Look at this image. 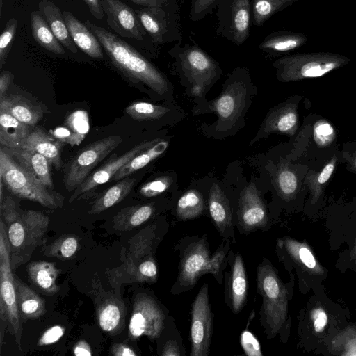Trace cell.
<instances>
[{
    "mask_svg": "<svg viewBox=\"0 0 356 356\" xmlns=\"http://www.w3.org/2000/svg\"><path fill=\"white\" fill-rule=\"evenodd\" d=\"M257 93L248 69L237 67L222 85V90L215 99L198 101L193 107L195 115L213 113L217 120L205 126V135L222 139L234 135L244 125L245 115Z\"/></svg>",
    "mask_w": 356,
    "mask_h": 356,
    "instance_id": "1",
    "label": "cell"
},
{
    "mask_svg": "<svg viewBox=\"0 0 356 356\" xmlns=\"http://www.w3.org/2000/svg\"><path fill=\"white\" fill-rule=\"evenodd\" d=\"M113 65L135 82L141 83L169 104L175 103L173 86L166 76L129 43L114 33L86 20Z\"/></svg>",
    "mask_w": 356,
    "mask_h": 356,
    "instance_id": "2",
    "label": "cell"
},
{
    "mask_svg": "<svg viewBox=\"0 0 356 356\" xmlns=\"http://www.w3.org/2000/svg\"><path fill=\"white\" fill-rule=\"evenodd\" d=\"M0 214L6 227L10 262L15 269L29 261L42 244L50 219L40 211L20 210L9 195L0 202Z\"/></svg>",
    "mask_w": 356,
    "mask_h": 356,
    "instance_id": "3",
    "label": "cell"
},
{
    "mask_svg": "<svg viewBox=\"0 0 356 356\" xmlns=\"http://www.w3.org/2000/svg\"><path fill=\"white\" fill-rule=\"evenodd\" d=\"M175 60L179 77L191 95L198 101L205 99L206 92L221 77L219 63L203 49L178 41L169 51Z\"/></svg>",
    "mask_w": 356,
    "mask_h": 356,
    "instance_id": "4",
    "label": "cell"
},
{
    "mask_svg": "<svg viewBox=\"0 0 356 356\" xmlns=\"http://www.w3.org/2000/svg\"><path fill=\"white\" fill-rule=\"evenodd\" d=\"M257 288L262 300L259 321L266 337L273 339L286 322L289 291L267 258L257 268Z\"/></svg>",
    "mask_w": 356,
    "mask_h": 356,
    "instance_id": "5",
    "label": "cell"
},
{
    "mask_svg": "<svg viewBox=\"0 0 356 356\" xmlns=\"http://www.w3.org/2000/svg\"><path fill=\"white\" fill-rule=\"evenodd\" d=\"M0 180L14 195L47 208L55 209L64 204L62 194L39 182L2 147L0 149Z\"/></svg>",
    "mask_w": 356,
    "mask_h": 356,
    "instance_id": "6",
    "label": "cell"
},
{
    "mask_svg": "<svg viewBox=\"0 0 356 356\" xmlns=\"http://www.w3.org/2000/svg\"><path fill=\"white\" fill-rule=\"evenodd\" d=\"M350 59L331 52L298 53L281 57L273 63L276 78L282 82L324 76L348 64Z\"/></svg>",
    "mask_w": 356,
    "mask_h": 356,
    "instance_id": "7",
    "label": "cell"
},
{
    "mask_svg": "<svg viewBox=\"0 0 356 356\" xmlns=\"http://www.w3.org/2000/svg\"><path fill=\"white\" fill-rule=\"evenodd\" d=\"M179 252L178 273L171 293L179 295L193 289L199 279L207 274L211 258L209 244L206 235L186 236L177 245Z\"/></svg>",
    "mask_w": 356,
    "mask_h": 356,
    "instance_id": "8",
    "label": "cell"
},
{
    "mask_svg": "<svg viewBox=\"0 0 356 356\" xmlns=\"http://www.w3.org/2000/svg\"><path fill=\"white\" fill-rule=\"evenodd\" d=\"M10 262V245L6 225L0 218V318L8 323L15 343L21 350L22 326L19 312L14 275Z\"/></svg>",
    "mask_w": 356,
    "mask_h": 356,
    "instance_id": "9",
    "label": "cell"
},
{
    "mask_svg": "<svg viewBox=\"0 0 356 356\" xmlns=\"http://www.w3.org/2000/svg\"><path fill=\"white\" fill-rule=\"evenodd\" d=\"M122 141L119 136H108L82 148L67 164L64 184L68 192L76 190L92 169Z\"/></svg>",
    "mask_w": 356,
    "mask_h": 356,
    "instance_id": "10",
    "label": "cell"
},
{
    "mask_svg": "<svg viewBox=\"0 0 356 356\" xmlns=\"http://www.w3.org/2000/svg\"><path fill=\"white\" fill-rule=\"evenodd\" d=\"M137 16L154 43L181 40V26L177 1L161 6L145 7L138 10Z\"/></svg>",
    "mask_w": 356,
    "mask_h": 356,
    "instance_id": "11",
    "label": "cell"
},
{
    "mask_svg": "<svg viewBox=\"0 0 356 356\" xmlns=\"http://www.w3.org/2000/svg\"><path fill=\"white\" fill-rule=\"evenodd\" d=\"M216 34L240 46L248 38L251 19L250 0H218Z\"/></svg>",
    "mask_w": 356,
    "mask_h": 356,
    "instance_id": "12",
    "label": "cell"
},
{
    "mask_svg": "<svg viewBox=\"0 0 356 356\" xmlns=\"http://www.w3.org/2000/svg\"><path fill=\"white\" fill-rule=\"evenodd\" d=\"M163 307L152 296L140 293L134 298L129 334L132 340L145 336L152 340L160 337L166 327Z\"/></svg>",
    "mask_w": 356,
    "mask_h": 356,
    "instance_id": "13",
    "label": "cell"
},
{
    "mask_svg": "<svg viewBox=\"0 0 356 356\" xmlns=\"http://www.w3.org/2000/svg\"><path fill=\"white\" fill-rule=\"evenodd\" d=\"M213 325L209 285L205 283L200 287L191 305L190 356H208L210 354Z\"/></svg>",
    "mask_w": 356,
    "mask_h": 356,
    "instance_id": "14",
    "label": "cell"
},
{
    "mask_svg": "<svg viewBox=\"0 0 356 356\" xmlns=\"http://www.w3.org/2000/svg\"><path fill=\"white\" fill-rule=\"evenodd\" d=\"M237 210V226L242 233L267 227L268 218L264 202L253 183L241 193Z\"/></svg>",
    "mask_w": 356,
    "mask_h": 356,
    "instance_id": "15",
    "label": "cell"
},
{
    "mask_svg": "<svg viewBox=\"0 0 356 356\" xmlns=\"http://www.w3.org/2000/svg\"><path fill=\"white\" fill-rule=\"evenodd\" d=\"M161 138L158 137L151 140H145L135 145L124 154L111 158L104 165L88 175L83 183L74 190V193L71 195L69 202H72L78 199L79 196L89 193L96 189L99 186L108 182L131 159L151 147Z\"/></svg>",
    "mask_w": 356,
    "mask_h": 356,
    "instance_id": "16",
    "label": "cell"
},
{
    "mask_svg": "<svg viewBox=\"0 0 356 356\" xmlns=\"http://www.w3.org/2000/svg\"><path fill=\"white\" fill-rule=\"evenodd\" d=\"M108 26L124 38L143 41L147 32L135 12L120 0H101Z\"/></svg>",
    "mask_w": 356,
    "mask_h": 356,
    "instance_id": "17",
    "label": "cell"
},
{
    "mask_svg": "<svg viewBox=\"0 0 356 356\" xmlns=\"http://www.w3.org/2000/svg\"><path fill=\"white\" fill-rule=\"evenodd\" d=\"M228 264L229 269L225 272V296L230 310L238 314L243 308L248 293V281L243 259L241 254L229 251Z\"/></svg>",
    "mask_w": 356,
    "mask_h": 356,
    "instance_id": "18",
    "label": "cell"
},
{
    "mask_svg": "<svg viewBox=\"0 0 356 356\" xmlns=\"http://www.w3.org/2000/svg\"><path fill=\"white\" fill-rule=\"evenodd\" d=\"M207 207L213 223L226 241L234 240L235 222L229 202L218 184L209 189Z\"/></svg>",
    "mask_w": 356,
    "mask_h": 356,
    "instance_id": "19",
    "label": "cell"
},
{
    "mask_svg": "<svg viewBox=\"0 0 356 356\" xmlns=\"http://www.w3.org/2000/svg\"><path fill=\"white\" fill-rule=\"evenodd\" d=\"M276 252L282 261H291L308 273L315 275L324 274L323 268L305 242H300L288 236L278 238Z\"/></svg>",
    "mask_w": 356,
    "mask_h": 356,
    "instance_id": "20",
    "label": "cell"
},
{
    "mask_svg": "<svg viewBox=\"0 0 356 356\" xmlns=\"http://www.w3.org/2000/svg\"><path fill=\"white\" fill-rule=\"evenodd\" d=\"M298 117L290 104H282L271 108L261 124L250 145L275 133L293 134L297 126Z\"/></svg>",
    "mask_w": 356,
    "mask_h": 356,
    "instance_id": "21",
    "label": "cell"
},
{
    "mask_svg": "<svg viewBox=\"0 0 356 356\" xmlns=\"http://www.w3.org/2000/svg\"><path fill=\"white\" fill-rule=\"evenodd\" d=\"M126 113L134 120L143 122L166 121L175 124L184 117L183 109L175 104H155L147 102H135L128 106Z\"/></svg>",
    "mask_w": 356,
    "mask_h": 356,
    "instance_id": "22",
    "label": "cell"
},
{
    "mask_svg": "<svg viewBox=\"0 0 356 356\" xmlns=\"http://www.w3.org/2000/svg\"><path fill=\"white\" fill-rule=\"evenodd\" d=\"M63 16L74 44L90 57L102 58V47L88 26L69 11H64Z\"/></svg>",
    "mask_w": 356,
    "mask_h": 356,
    "instance_id": "23",
    "label": "cell"
},
{
    "mask_svg": "<svg viewBox=\"0 0 356 356\" xmlns=\"http://www.w3.org/2000/svg\"><path fill=\"white\" fill-rule=\"evenodd\" d=\"M8 152L39 182L53 189L50 168L51 163L46 157L35 151L24 148L8 149Z\"/></svg>",
    "mask_w": 356,
    "mask_h": 356,
    "instance_id": "24",
    "label": "cell"
},
{
    "mask_svg": "<svg viewBox=\"0 0 356 356\" xmlns=\"http://www.w3.org/2000/svg\"><path fill=\"white\" fill-rule=\"evenodd\" d=\"M18 309L21 318L37 319L46 313V302L35 291L14 275Z\"/></svg>",
    "mask_w": 356,
    "mask_h": 356,
    "instance_id": "25",
    "label": "cell"
},
{
    "mask_svg": "<svg viewBox=\"0 0 356 356\" xmlns=\"http://www.w3.org/2000/svg\"><path fill=\"white\" fill-rule=\"evenodd\" d=\"M0 110L30 126L39 122L43 115V111L39 106L19 95L4 96L1 99Z\"/></svg>",
    "mask_w": 356,
    "mask_h": 356,
    "instance_id": "26",
    "label": "cell"
},
{
    "mask_svg": "<svg viewBox=\"0 0 356 356\" xmlns=\"http://www.w3.org/2000/svg\"><path fill=\"white\" fill-rule=\"evenodd\" d=\"M27 273L32 284L42 292L54 295L60 290L56 283L60 270L54 263L47 261H36L30 263Z\"/></svg>",
    "mask_w": 356,
    "mask_h": 356,
    "instance_id": "27",
    "label": "cell"
},
{
    "mask_svg": "<svg viewBox=\"0 0 356 356\" xmlns=\"http://www.w3.org/2000/svg\"><path fill=\"white\" fill-rule=\"evenodd\" d=\"M38 8L61 44L71 52L76 53L78 50L76 44L70 35L63 13L58 6L49 0H42Z\"/></svg>",
    "mask_w": 356,
    "mask_h": 356,
    "instance_id": "28",
    "label": "cell"
},
{
    "mask_svg": "<svg viewBox=\"0 0 356 356\" xmlns=\"http://www.w3.org/2000/svg\"><path fill=\"white\" fill-rule=\"evenodd\" d=\"M62 143L49 136L43 130L35 129L29 134L22 148L35 151L44 157L58 170L61 167Z\"/></svg>",
    "mask_w": 356,
    "mask_h": 356,
    "instance_id": "29",
    "label": "cell"
},
{
    "mask_svg": "<svg viewBox=\"0 0 356 356\" xmlns=\"http://www.w3.org/2000/svg\"><path fill=\"white\" fill-rule=\"evenodd\" d=\"M30 134L28 124L0 110V143L7 149L22 148Z\"/></svg>",
    "mask_w": 356,
    "mask_h": 356,
    "instance_id": "30",
    "label": "cell"
},
{
    "mask_svg": "<svg viewBox=\"0 0 356 356\" xmlns=\"http://www.w3.org/2000/svg\"><path fill=\"white\" fill-rule=\"evenodd\" d=\"M153 202L122 209L113 219V228L119 231H129L141 225L156 213Z\"/></svg>",
    "mask_w": 356,
    "mask_h": 356,
    "instance_id": "31",
    "label": "cell"
},
{
    "mask_svg": "<svg viewBox=\"0 0 356 356\" xmlns=\"http://www.w3.org/2000/svg\"><path fill=\"white\" fill-rule=\"evenodd\" d=\"M307 37L302 33L277 31L266 36L259 48L269 53L286 52L303 46Z\"/></svg>",
    "mask_w": 356,
    "mask_h": 356,
    "instance_id": "32",
    "label": "cell"
},
{
    "mask_svg": "<svg viewBox=\"0 0 356 356\" xmlns=\"http://www.w3.org/2000/svg\"><path fill=\"white\" fill-rule=\"evenodd\" d=\"M123 303L110 298L106 299L97 310V321L104 332L114 334L122 327L124 320Z\"/></svg>",
    "mask_w": 356,
    "mask_h": 356,
    "instance_id": "33",
    "label": "cell"
},
{
    "mask_svg": "<svg viewBox=\"0 0 356 356\" xmlns=\"http://www.w3.org/2000/svg\"><path fill=\"white\" fill-rule=\"evenodd\" d=\"M169 143V140L161 138L151 147L137 154L122 167L112 178L113 180L119 181L143 168L163 154L168 149Z\"/></svg>",
    "mask_w": 356,
    "mask_h": 356,
    "instance_id": "34",
    "label": "cell"
},
{
    "mask_svg": "<svg viewBox=\"0 0 356 356\" xmlns=\"http://www.w3.org/2000/svg\"><path fill=\"white\" fill-rule=\"evenodd\" d=\"M31 26L32 36L39 45L58 55L65 54L63 46L56 38L41 13L31 12Z\"/></svg>",
    "mask_w": 356,
    "mask_h": 356,
    "instance_id": "35",
    "label": "cell"
},
{
    "mask_svg": "<svg viewBox=\"0 0 356 356\" xmlns=\"http://www.w3.org/2000/svg\"><path fill=\"white\" fill-rule=\"evenodd\" d=\"M207 209L203 195L196 189H190L178 199L175 216L179 220H189L202 216Z\"/></svg>",
    "mask_w": 356,
    "mask_h": 356,
    "instance_id": "36",
    "label": "cell"
},
{
    "mask_svg": "<svg viewBox=\"0 0 356 356\" xmlns=\"http://www.w3.org/2000/svg\"><path fill=\"white\" fill-rule=\"evenodd\" d=\"M136 181V178L122 179L102 193L93 203L89 214L99 213L123 200L130 193Z\"/></svg>",
    "mask_w": 356,
    "mask_h": 356,
    "instance_id": "37",
    "label": "cell"
},
{
    "mask_svg": "<svg viewBox=\"0 0 356 356\" xmlns=\"http://www.w3.org/2000/svg\"><path fill=\"white\" fill-rule=\"evenodd\" d=\"M297 1L298 0H252L254 25L262 26L273 15Z\"/></svg>",
    "mask_w": 356,
    "mask_h": 356,
    "instance_id": "38",
    "label": "cell"
},
{
    "mask_svg": "<svg viewBox=\"0 0 356 356\" xmlns=\"http://www.w3.org/2000/svg\"><path fill=\"white\" fill-rule=\"evenodd\" d=\"M79 248V240L73 235H63L54 241L45 250L44 254L66 260L76 253Z\"/></svg>",
    "mask_w": 356,
    "mask_h": 356,
    "instance_id": "39",
    "label": "cell"
},
{
    "mask_svg": "<svg viewBox=\"0 0 356 356\" xmlns=\"http://www.w3.org/2000/svg\"><path fill=\"white\" fill-rule=\"evenodd\" d=\"M230 242L222 243L216 250L209 259L207 273L211 274L218 284H221L223 280L225 270L228 264Z\"/></svg>",
    "mask_w": 356,
    "mask_h": 356,
    "instance_id": "40",
    "label": "cell"
},
{
    "mask_svg": "<svg viewBox=\"0 0 356 356\" xmlns=\"http://www.w3.org/2000/svg\"><path fill=\"white\" fill-rule=\"evenodd\" d=\"M332 350L341 355L356 356V327H346L332 341Z\"/></svg>",
    "mask_w": 356,
    "mask_h": 356,
    "instance_id": "41",
    "label": "cell"
},
{
    "mask_svg": "<svg viewBox=\"0 0 356 356\" xmlns=\"http://www.w3.org/2000/svg\"><path fill=\"white\" fill-rule=\"evenodd\" d=\"M175 183L174 178L170 175H162L143 184L139 193L145 197H154L170 189Z\"/></svg>",
    "mask_w": 356,
    "mask_h": 356,
    "instance_id": "42",
    "label": "cell"
},
{
    "mask_svg": "<svg viewBox=\"0 0 356 356\" xmlns=\"http://www.w3.org/2000/svg\"><path fill=\"white\" fill-rule=\"evenodd\" d=\"M275 182L279 192L284 197L292 196L298 188L296 175L287 168H282L277 172Z\"/></svg>",
    "mask_w": 356,
    "mask_h": 356,
    "instance_id": "43",
    "label": "cell"
},
{
    "mask_svg": "<svg viewBox=\"0 0 356 356\" xmlns=\"http://www.w3.org/2000/svg\"><path fill=\"white\" fill-rule=\"evenodd\" d=\"M18 22L13 17L10 19L0 36V67L6 63L7 56L12 47V43L17 29Z\"/></svg>",
    "mask_w": 356,
    "mask_h": 356,
    "instance_id": "44",
    "label": "cell"
},
{
    "mask_svg": "<svg viewBox=\"0 0 356 356\" xmlns=\"http://www.w3.org/2000/svg\"><path fill=\"white\" fill-rule=\"evenodd\" d=\"M158 277V268L154 256L141 263L135 273L133 281L154 283Z\"/></svg>",
    "mask_w": 356,
    "mask_h": 356,
    "instance_id": "45",
    "label": "cell"
},
{
    "mask_svg": "<svg viewBox=\"0 0 356 356\" xmlns=\"http://www.w3.org/2000/svg\"><path fill=\"white\" fill-rule=\"evenodd\" d=\"M218 0H193L189 17L193 21H199L210 14L216 6Z\"/></svg>",
    "mask_w": 356,
    "mask_h": 356,
    "instance_id": "46",
    "label": "cell"
},
{
    "mask_svg": "<svg viewBox=\"0 0 356 356\" xmlns=\"http://www.w3.org/2000/svg\"><path fill=\"white\" fill-rule=\"evenodd\" d=\"M242 349L248 356H262L261 346L255 335L248 330H243L240 335Z\"/></svg>",
    "mask_w": 356,
    "mask_h": 356,
    "instance_id": "47",
    "label": "cell"
},
{
    "mask_svg": "<svg viewBox=\"0 0 356 356\" xmlns=\"http://www.w3.org/2000/svg\"><path fill=\"white\" fill-rule=\"evenodd\" d=\"M160 355L162 356L185 355L181 337L177 330L175 332L172 338H168L163 342Z\"/></svg>",
    "mask_w": 356,
    "mask_h": 356,
    "instance_id": "48",
    "label": "cell"
},
{
    "mask_svg": "<svg viewBox=\"0 0 356 356\" xmlns=\"http://www.w3.org/2000/svg\"><path fill=\"white\" fill-rule=\"evenodd\" d=\"M314 136L319 145H326L334 137V129L328 122H320L314 127Z\"/></svg>",
    "mask_w": 356,
    "mask_h": 356,
    "instance_id": "49",
    "label": "cell"
},
{
    "mask_svg": "<svg viewBox=\"0 0 356 356\" xmlns=\"http://www.w3.org/2000/svg\"><path fill=\"white\" fill-rule=\"evenodd\" d=\"M65 329L61 325H54L40 336L38 341V346H44L57 342L64 334Z\"/></svg>",
    "mask_w": 356,
    "mask_h": 356,
    "instance_id": "50",
    "label": "cell"
},
{
    "mask_svg": "<svg viewBox=\"0 0 356 356\" xmlns=\"http://www.w3.org/2000/svg\"><path fill=\"white\" fill-rule=\"evenodd\" d=\"M310 317L315 332H323L328 321V316L325 310L320 307H315L311 311Z\"/></svg>",
    "mask_w": 356,
    "mask_h": 356,
    "instance_id": "51",
    "label": "cell"
},
{
    "mask_svg": "<svg viewBox=\"0 0 356 356\" xmlns=\"http://www.w3.org/2000/svg\"><path fill=\"white\" fill-rule=\"evenodd\" d=\"M336 159H332L322 169L316 178V184L318 186L324 184L330 178L334 172Z\"/></svg>",
    "mask_w": 356,
    "mask_h": 356,
    "instance_id": "52",
    "label": "cell"
},
{
    "mask_svg": "<svg viewBox=\"0 0 356 356\" xmlns=\"http://www.w3.org/2000/svg\"><path fill=\"white\" fill-rule=\"evenodd\" d=\"M111 353L114 356H136V352L129 346L117 343L112 346Z\"/></svg>",
    "mask_w": 356,
    "mask_h": 356,
    "instance_id": "53",
    "label": "cell"
},
{
    "mask_svg": "<svg viewBox=\"0 0 356 356\" xmlns=\"http://www.w3.org/2000/svg\"><path fill=\"white\" fill-rule=\"evenodd\" d=\"M88 6L91 14L97 19H102L104 16V10L101 3V0H83Z\"/></svg>",
    "mask_w": 356,
    "mask_h": 356,
    "instance_id": "54",
    "label": "cell"
},
{
    "mask_svg": "<svg viewBox=\"0 0 356 356\" xmlns=\"http://www.w3.org/2000/svg\"><path fill=\"white\" fill-rule=\"evenodd\" d=\"M73 353L76 356H91L90 345L83 339L78 341L73 347Z\"/></svg>",
    "mask_w": 356,
    "mask_h": 356,
    "instance_id": "55",
    "label": "cell"
},
{
    "mask_svg": "<svg viewBox=\"0 0 356 356\" xmlns=\"http://www.w3.org/2000/svg\"><path fill=\"white\" fill-rule=\"evenodd\" d=\"M12 74L8 71H3L0 75V99L6 96V92L10 86Z\"/></svg>",
    "mask_w": 356,
    "mask_h": 356,
    "instance_id": "56",
    "label": "cell"
},
{
    "mask_svg": "<svg viewBox=\"0 0 356 356\" xmlns=\"http://www.w3.org/2000/svg\"><path fill=\"white\" fill-rule=\"evenodd\" d=\"M133 3L144 6L145 7H156V6H161L154 0H130Z\"/></svg>",
    "mask_w": 356,
    "mask_h": 356,
    "instance_id": "57",
    "label": "cell"
},
{
    "mask_svg": "<svg viewBox=\"0 0 356 356\" xmlns=\"http://www.w3.org/2000/svg\"><path fill=\"white\" fill-rule=\"evenodd\" d=\"M350 257H351V259L355 261V263L356 264V241H355L353 248H352Z\"/></svg>",
    "mask_w": 356,
    "mask_h": 356,
    "instance_id": "58",
    "label": "cell"
},
{
    "mask_svg": "<svg viewBox=\"0 0 356 356\" xmlns=\"http://www.w3.org/2000/svg\"><path fill=\"white\" fill-rule=\"evenodd\" d=\"M154 1H156L160 6H163L165 3H169L171 1H177V0H154Z\"/></svg>",
    "mask_w": 356,
    "mask_h": 356,
    "instance_id": "59",
    "label": "cell"
},
{
    "mask_svg": "<svg viewBox=\"0 0 356 356\" xmlns=\"http://www.w3.org/2000/svg\"><path fill=\"white\" fill-rule=\"evenodd\" d=\"M2 5H3V0H0V10H1V12L2 10Z\"/></svg>",
    "mask_w": 356,
    "mask_h": 356,
    "instance_id": "60",
    "label": "cell"
},
{
    "mask_svg": "<svg viewBox=\"0 0 356 356\" xmlns=\"http://www.w3.org/2000/svg\"><path fill=\"white\" fill-rule=\"evenodd\" d=\"M355 167H356V161H355Z\"/></svg>",
    "mask_w": 356,
    "mask_h": 356,
    "instance_id": "61",
    "label": "cell"
}]
</instances>
